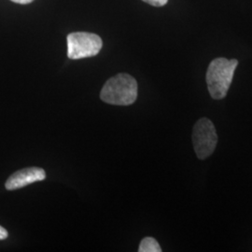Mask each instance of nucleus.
Returning a JSON list of instances; mask_svg holds the SVG:
<instances>
[{
  "label": "nucleus",
  "instance_id": "nucleus-1",
  "mask_svg": "<svg viewBox=\"0 0 252 252\" xmlns=\"http://www.w3.org/2000/svg\"><path fill=\"white\" fill-rule=\"evenodd\" d=\"M102 101L116 106H129L137 98V82L132 76L121 73L110 78L103 86Z\"/></svg>",
  "mask_w": 252,
  "mask_h": 252
},
{
  "label": "nucleus",
  "instance_id": "nucleus-2",
  "mask_svg": "<svg viewBox=\"0 0 252 252\" xmlns=\"http://www.w3.org/2000/svg\"><path fill=\"white\" fill-rule=\"evenodd\" d=\"M238 61L226 58H216L211 63L207 71V88L213 99L224 98L231 86L235 68Z\"/></svg>",
  "mask_w": 252,
  "mask_h": 252
},
{
  "label": "nucleus",
  "instance_id": "nucleus-3",
  "mask_svg": "<svg viewBox=\"0 0 252 252\" xmlns=\"http://www.w3.org/2000/svg\"><path fill=\"white\" fill-rule=\"evenodd\" d=\"M66 40L67 56L72 60L95 56L99 54L103 46L99 36L87 32L71 33Z\"/></svg>",
  "mask_w": 252,
  "mask_h": 252
},
{
  "label": "nucleus",
  "instance_id": "nucleus-4",
  "mask_svg": "<svg viewBox=\"0 0 252 252\" xmlns=\"http://www.w3.org/2000/svg\"><path fill=\"white\" fill-rule=\"evenodd\" d=\"M218 136L213 123L202 118L195 124L192 132V143L199 159L204 160L210 156L216 149Z\"/></svg>",
  "mask_w": 252,
  "mask_h": 252
},
{
  "label": "nucleus",
  "instance_id": "nucleus-5",
  "mask_svg": "<svg viewBox=\"0 0 252 252\" xmlns=\"http://www.w3.org/2000/svg\"><path fill=\"white\" fill-rule=\"evenodd\" d=\"M45 179L46 173L42 168L28 167L13 173L6 181L5 187L8 190H14Z\"/></svg>",
  "mask_w": 252,
  "mask_h": 252
},
{
  "label": "nucleus",
  "instance_id": "nucleus-6",
  "mask_svg": "<svg viewBox=\"0 0 252 252\" xmlns=\"http://www.w3.org/2000/svg\"><path fill=\"white\" fill-rule=\"evenodd\" d=\"M139 252H161L162 249L153 237H145L139 245Z\"/></svg>",
  "mask_w": 252,
  "mask_h": 252
},
{
  "label": "nucleus",
  "instance_id": "nucleus-7",
  "mask_svg": "<svg viewBox=\"0 0 252 252\" xmlns=\"http://www.w3.org/2000/svg\"><path fill=\"white\" fill-rule=\"evenodd\" d=\"M142 1L154 7H162L167 3L168 0H142Z\"/></svg>",
  "mask_w": 252,
  "mask_h": 252
},
{
  "label": "nucleus",
  "instance_id": "nucleus-8",
  "mask_svg": "<svg viewBox=\"0 0 252 252\" xmlns=\"http://www.w3.org/2000/svg\"><path fill=\"white\" fill-rule=\"evenodd\" d=\"M8 237V232L5 228L0 226V240H4Z\"/></svg>",
  "mask_w": 252,
  "mask_h": 252
},
{
  "label": "nucleus",
  "instance_id": "nucleus-9",
  "mask_svg": "<svg viewBox=\"0 0 252 252\" xmlns=\"http://www.w3.org/2000/svg\"><path fill=\"white\" fill-rule=\"evenodd\" d=\"M10 1H12V2H14V3H18V4L25 5V4H29V3L33 2L34 0H10Z\"/></svg>",
  "mask_w": 252,
  "mask_h": 252
}]
</instances>
